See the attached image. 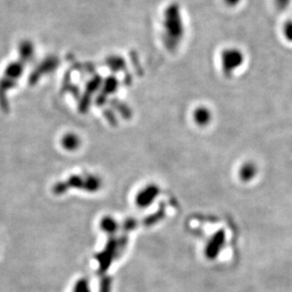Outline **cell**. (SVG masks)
<instances>
[{
  "mask_svg": "<svg viewBox=\"0 0 292 292\" xmlns=\"http://www.w3.org/2000/svg\"><path fill=\"white\" fill-rule=\"evenodd\" d=\"M223 1L225 2L226 5H228L230 7H233V6H237L241 0H223Z\"/></svg>",
  "mask_w": 292,
  "mask_h": 292,
  "instance_id": "cell-9",
  "label": "cell"
},
{
  "mask_svg": "<svg viewBox=\"0 0 292 292\" xmlns=\"http://www.w3.org/2000/svg\"><path fill=\"white\" fill-rule=\"evenodd\" d=\"M222 68L225 76H231L235 73L244 63L242 51L236 48L224 49L221 56Z\"/></svg>",
  "mask_w": 292,
  "mask_h": 292,
  "instance_id": "cell-2",
  "label": "cell"
},
{
  "mask_svg": "<svg viewBox=\"0 0 292 292\" xmlns=\"http://www.w3.org/2000/svg\"><path fill=\"white\" fill-rule=\"evenodd\" d=\"M164 28L167 45L171 49L177 48L184 37L185 27L180 9L176 4H171L167 8L165 13Z\"/></svg>",
  "mask_w": 292,
  "mask_h": 292,
  "instance_id": "cell-1",
  "label": "cell"
},
{
  "mask_svg": "<svg viewBox=\"0 0 292 292\" xmlns=\"http://www.w3.org/2000/svg\"><path fill=\"white\" fill-rule=\"evenodd\" d=\"M257 174V167L254 164L248 162L239 169V177L242 181H250Z\"/></svg>",
  "mask_w": 292,
  "mask_h": 292,
  "instance_id": "cell-5",
  "label": "cell"
},
{
  "mask_svg": "<svg viewBox=\"0 0 292 292\" xmlns=\"http://www.w3.org/2000/svg\"><path fill=\"white\" fill-rule=\"evenodd\" d=\"M283 34L288 42H292V20L285 21L283 26Z\"/></svg>",
  "mask_w": 292,
  "mask_h": 292,
  "instance_id": "cell-6",
  "label": "cell"
},
{
  "mask_svg": "<svg viewBox=\"0 0 292 292\" xmlns=\"http://www.w3.org/2000/svg\"><path fill=\"white\" fill-rule=\"evenodd\" d=\"M225 239V235L223 234V231L217 232L212 239L210 240L207 248H206V256L207 258L214 259L216 258V254L220 252V250L223 247Z\"/></svg>",
  "mask_w": 292,
  "mask_h": 292,
  "instance_id": "cell-3",
  "label": "cell"
},
{
  "mask_svg": "<svg viewBox=\"0 0 292 292\" xmlns=\"http://www.w3.org/2000/svg\"><path fill=\"white\" fill-rule=\"evenodd\" d=\"M193 119L197 125H208L212 119V113L207 107L200 106L193 112Z\"/></svg>",
  "mask_w": 292,
  "mask_h": 292,
  "instance_id": "cell-4",
  "label": "cell"
},
{
  "mask_svg": "<svg viewBox=\"0 0 292 292\" xmlns=\"http://www.w3.org/2000/svg\"><path fill=\"white\" fill-rule=\"evenodd\" d=\"M291 0H274L275 7L279 11H284L290 4Z\"/></svg>",
  "mask_w": 292,
  "mask_h": 292,
  "instance_id": "cell-7",
  "label": "cell"
},
{
  "mask_svg": "<svg viewBox=\"0 0 292 292\" xmlns=\"http://www.w3.org/2000/svg\"><path fill=\"white\" fill-rule=\"evenodd\" d=\"M64 143L66 144V147L70 149V148H74V147L77 146V140L76 137H73V136H67L65 140H64Z\"/></svg>",
  "mask_w": 292,
  "mask_h": 292,
  "instance_id": "cell-8",
  "label": "cell"
}]
</instances>
